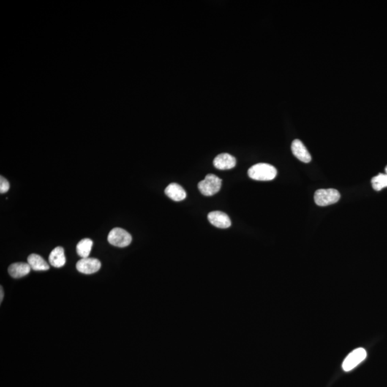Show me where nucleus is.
Listing matches in <instances>:
<instances>
[{
  "instance_id": "obj_6",
  "label": "nucleus",
  "mask_w": 387,
  "mask_h": 387,
  "mask_svg": "<svg viewBox=\"0 0 387 387\" xmlns=\"http://www.w3.org/2000/svg\"><path fill=\"white\" fill-rule=\"evenodd\" d=\"M101 263L98 259L82 258L76 264L77 271L83 274L90 275L96 273L101 269Z\"/></svg>"
},
{
  "instance_id": "obj_1",
  "label": "nucleus",
  "mask_w": 387,
  "mask_h": 387,
  "mask_svg": "<svg viewBox=\"0 0 387 387\" xmlns=\"http://www.w3.org/2000/svg\"><path fill=\"white\" fill-rule=\"evenodd\" d=\"M248 175L252 179L257 181H271L276 178L277 170L271 164L260 163L249 169Z\"/></svg>"
},
{
  "instance_id": "obj_4",
  "label": "nucleus",
  "mask_w": 387,
  "mask_h": 387,
  "mask_svg": "<svg viewBox=\"0 0 387 387\" xmlns=\"http://www.w3.org/2000/svg\"><path fill=\"white\" fill-rule=\"evenodd\" d=\"M108 241L112 246L118 247H125L131 244L132 237L124 229L116 227L112 229L109 232Z\"/></svg>"
},
{
  "instance_id": "obj_18",
  "label": "nucleus",
  "mask_w": 387,
  "mask_h": 387,
  "mask_svg": "<svg viewBox=\"0 0 387 387\" xmlns=\"http://www.w3.org/2000/svg\"><path fill=\"white\" fill-rule=\"evenodd\" d=\"M386 172H387V168H386Z\"/></svg>"
},
{
  "instance_id": "obj_7",
  "label": "nucleus",
  "mask_w": 387,
  "mask_h": 387,
  "mask_svg": "<svg viewBox=\"0 0 387 387\" xmlns=\"http://www.w3.org/2000/svg\"><path fill=\"white\" fill-rule=\"evenodd\" d=\"M210 223L218 228L226 229L231 226V220L225 213L222 211H211L208 214Z\"/></svg>"
},
{
  "instance_id": "obj_5",
  "label": "nucleus",
  "mask_w": 387,
  "mask_h": 387,
  "mask_svg": "<svg viewBox=\"0 0 387 387\" xmlns=\"http://www.w3.org/2000/svg\"><path fill=\"white\" fill-rule=\"evenodd\" d=\"M367 357V352L363 348H358L351 352L346 357L342 364V368L345 372H350L356 368L358 364L366 359Z\"/></svg>"
},
{
  "instance_id": "obj_16",
  "label": "nucleus",
  "mask_w": 387,
  "mask_h": 387,
  "mask_svg": "<svg viewBox=\"0 0 387 387\" xmlns=\"http://www.w3.org/2000/svg\"><path fill=\"white\" fill-rule=\"evenodd\" d=\"M9 189V181L2 176H0V193L4 194L7 192Z\"/></svg>"
},
{
  "instance_id": "obj_3",
  "label": "nucleus",
  "mask_w": 387,
  "mask_h": 387,
  "mask_svg": "<svg viewBox=\"0 0 387 387\" xmlns=\"http://www.w3.org/2000/svg\"><path fill=\"white\" fill-rule=\"evenodd\" d=\"M222 179L214 175H207L205 179L198 184L199 190L205 196H212L220 190Z\"/></svg>"
},
{
  "instance_id": "obj_12",
  "label": "nucleus",
  "mask_w": 387,
  "mask_h": 387,
  "mask_svg": "<svg viewBox=\"0 0 387 387\" xmlns=\"http://www.w3.org/2000/svg\"><path fill=\"white\" fill-rule=\"evenodd\" d=\"M49 262L55 268H62L66 264V258L64 249L62 247H57L52 250L49 255Z\"/></svg>"
},
{
  "instance_id": "obj_15",
  "label": "nucleus",
  "mask_w": 387,
  "mask_h": 387,
  "mask_svg": "<svg viewBox=\"0 0 387 387\" xmlns=\"http://www.w3.org/2000/svg\"><path fill=\"white\" fill-rule=\"evenodd\" d=\"M372 184L374 190L380 191L387 186V175L380 174L372 179Z\"/></svg>"
},
{
  "instance_id": "obj_11",
  "label": "nucleus",
  "mask_w": 387,
  "mask_h": 387,
  "mask_svg": "<svg viewBox=\"0 0 387 387\" xmlns=\"http://www.w3.org/2000/svg\"><path fill=\"white\" fill-rule=\"evenodd\" d=\"M165 194L174 201L179 202L186 198L185 190L176 183H172L167 186L165 189Z\"/></svg>"
},
{
  "instance_id": "obj_17",
  "label": "nucleus",
  "mask_w": 387,
  "mask_h": 387,
  "mask_svg": "<svg viewBox=\"0 0 387 387\" xmlns=\"http://www.w3.org/2000/svg\"><path fill=\"white\" fill-rule=\"evenodd\" d=\"M3 297H4V291H3L2 286L0 287V303L2 302Z\"/></svg>"
},
{
  "instance_id": "obj_10",
  "label": "nucleus",
  "mask_w": 387,
  "mask_h": 387,
  "mask_svg": "<svg viewBox=\"0 0 387 387\" xmlns=\"http://www.w3.org/2000/svg\"><path fill=\"white\" fill-rule=\"evenodd\" d=\"M31 271L29 264L25 263H15L12 264L8 268V273L14 279H20L29 274Z\"/></svg>"
},
{
  "instance_id": "obj_13",
  "label": "nucleus",
  "mask_w": 387,
  "mask_h": 387,
  "mask_svg": "<svg viewBox=\"0 0 387 387\" xmlns=\"http://www.w3.org/2000/svg\"><path fill=\"white\" fill-rule=\"evenodd\" d=\"M28 263L33 271H45L50 269L48 263L40 255L37 254H31L28 256Z\"/></svg>"
},
{
  "instance_id": "obj_9",
  "label": "nucleus",
  "mask_w": 387,
  "mask_h": 387,
  "mask_svg": "<svg viewBox=\"0 0 387 387\" xmlns=\"http://www.w3.org/2000/svg\"><path fill=\"white\" fill-rule=\"evenodd\" d=\"M213 164L217 170H231L236 165V159L232 155L225 153V154H219L216 156Z\"/></svg>"
},
{
  "instance_id": "obj_2",
  "label": "nucleus",
  "mask_w": 387,
  "mask_h": 387,
  "mask_svg": "<svg viewBox=\"0 0 387 387\" xmlns=\"http://www.w3.org/2000/svg\"><path fill=\"white\" fill-rule=\"evenodd\" d=\"M341 194L334 189H318L314 194V201L318 206L325 207L339 201Z\"/></svg>"
},
{
  "instance_id": "obj_8",
  "label": "nucleus",
  "mask_w": 387,
  "mask_h": 387,
  "mask_svg": "<svg viewBox=\"0 0 387 387\" xmlns=\"http://www.w3.org/2000/svg\"><path fill=\"white\" fill-rule=\"evenodd\" d=\"M291 150L293 155L301 162L306 163V164L311 162V159H312L311 154L301 140H295L293 141L291 144Z\"/></svg>"
},
{
  "instance_id": "obj_14",
  "label": "nucleus",
  "mask_w": 387,
  "mask_h": 387,
  "mask_svg": "<svg viewBox=\"0 0 387 387\" xmlns=\"http://www.w3.org/2000/svg\"><path fill=\"white\" fill-rule=\"evenodd\" d=\"M93 245V242L89 238H85V239L80 240L77 245L76 250L77 255L81 257L82 258L88 257L90 253H91Z\"/></svg>"
}]
</instances>
